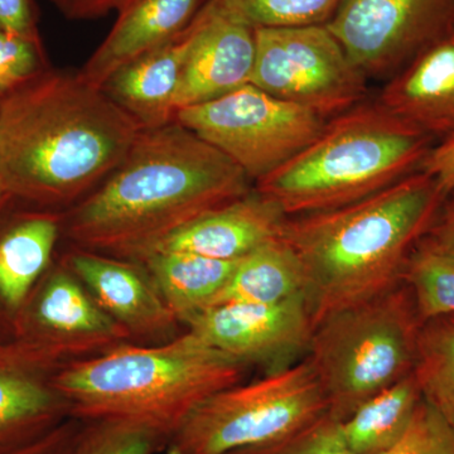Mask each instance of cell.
Segmentation results:
<instances>
[{
	"mask_svg": "<svg viewBox=\"0 0 454 454\" xmlns=\"http://www.w3.org/2000/svg\"><path fill=\"white\" fill-rule=\"evenodd\" d=\"M424 170L360 201L286 217L280 238L300 259L313 325L403 283L408 260L447 200Z\"/></svg>",
	"mask_w": 454,
	"mask_h": 454,
	"instance_id": "3957f363",
	"label": "cell"
},
{
	"mask_svg": "<svg viewBox=\"0 0 454 454\" xmlns=\"http://www.w3.org/2000/svg\"><path fill=\"white\" fill-rule=\"evenodd\" d=\"M422 170L437 179L448 196L454 192V133L433 146Z\"/></svg>",
	"mask_w": 454,
	"mask_h": 454,
	"instance_id": "d6a6232c",
	"label": "cell"
},
{
	"mask_svg": "<svg viewBox=\"0 0 454 454\" xmlns=\"http://www.w3.org/2000/svg\"><path fill=\"white\" fill-rule=\"evenodd\" d=\"M300 294H304L300 259L282 238H278L236 260L231 276L210 307L230 303L273 304Z\"/></svg>",
	"mask_w": 454,
	"mask_h": 454,
	"instance_id": "44dd1931",
	"label": "cell"
},
{
	"mask_svg": "<svg viewBox=\"0 0 454 454\" xmlns=\"http://www.w3.org/2000/svg\"><path fill=\"white\" fill-rule=\"evenodd\" d=\"M247 366L187 333L158 345L125 343L53 373L71 417L128 418L178 429L207 397L241 382Z\"/></svg>",
	"mask_w": 454,
	"mask_h": 454,
	"instance_id": "277c9868",
	"label": "cell"
},
{
	"mask_svg": "<svg viewBox=\"0 0 454 454\" xmlns=\"http://www.w3.org/2000/svg\"><path fill=\"white\" fill-rule=\"evenodd\" d=\"M71 417L70 405L56 389L29 369L0 366V443L35 437Z\"/></svg>",
	"mask_w": 454,
	"mask_h": 454,
	"instance_id": "603a6c76",
	"label": "cell"
},
{
	"mask_svg": "<svg viewBox=\"0 0 454 454\" xmlns=\"http://www.w3.org/2000/svg\"><path fill=\"white\" fill-rule=\"evenodd\" d=\"M61 235V211L20 215L0 230V300L9 309L26 303L49 269Z\"/></svg>",
	"mask_w": 454,
	"mask_h": 454,
	"instance_id": "d6986e66",
	"label": "cell"
},
{
	"mask_svg": "<svg viewBox=\"0 0 454 454\" xmlns=\"http://www.w3.org/2000/svg\"><path fill=\"white\" fill-rule=\"evenodd\" d=\"M254 62V29L206 2L176 94V113L249 85Z\"/></svg>",
	"mask_w": 454,
	"mask_h": 454,
	"instance_id": "5bb4252c",
	"label": "cell"
},
{
	"mask_svg": "<svg viewBox=\"0 0 454 454\" xmlns=\"http://www.w3.org/2000/svg\"><path fill=\"white\" fill-rule=\"evenodd\" d=\"M250 28L327 25L340 0H207Z\"/></svg>",
	"mask_w": 454,
	"mask_h": 454,
	"instance_id": "4316f807",
	"label": "cell"
},
{
	"mask_svg": "<svg viewBox=\"0 0 454 454\" xmlns=\"http://www.w3.org/2000/svg\"><path fill=\"white\" fill-rule=\"evenodd\" d=\"M207 0H128L112 31L77 74L101 88L139 57L175 40L192 25Z\"/></svg>",
	"mask_w": 454,
	"mask_h": 454,
	"instance_id": "e0dca14e",
	"label": "cell"
},
{
	"mask_svg": "<svg viewBox=\"0 0 454 454\" xmlns=\"http://www.w3.org/2000/svg\"><path fill=\"white\" fill-rule=\"evenodd\" d=\"M40 14L35 0H0V29L33 41H42Z\"/></svg>",
	"mask_w": 454,
	"mask_h": 454,
	"instance_id": "1f68e13d",
	"label": "cell"
},
{
	"mask_svg": "<svg viewBox=\"0 0 454 454\" xmlns=\"http://www.w3.org/2000/svg\"><path fill=\"white\" fill-rule=\"evenodd\" d=\"M197 23L199 16L177 38L124 66L101 86L142 129H154L175 121L176 94Z\"/></svg>",
	"mask_w": 454,
	"mask_h": 454,
	"instance_id": "ac0fdd59",
	"label": "cell"
},
{
	"mask_svg": "<svg viewBox=\"0 0 454 454\" xmlns=\"http://www.w3.org/2000/svg\"><path fill=\"white\" fill-rule=\"evenodd\" d=\"M175 121L225 154L255 184L301 153L327 121L249 83L178 110Z\"/></svg>",
	"mask_w": 454,
	"mask_h": 454,
	"instance_id": "ba28073f",
	"label": "cell"
},
{
	"mask_svg": "<svg viewBox=\"0 0 454 454\" xmlns=\"http://www.w3.org/2000/svg\"><path fill=\"white\" fill-rule=\"evenodd\" d=\"M252 179L177 121L142 129L112 175L62 211L71 247L138 262L182 227L247 196Z\"/></svg>",
	"mask_w": 454,
	"mask_h": 454,
	"instance_id": "6da1fadb",
	"label": "cell"
},
{
	"mask_svg": "<svg viewBox=\"0 0 454 454\" xmlns=\"http://www.w3.org/2000/svg\"><path fill=\"white\" fill-rule=\"evenodd\" d=\"M328 411L306 357L264 378L214 394L169 439L166 454H230L294 434Z\"/></svg>",
	"mask_w": 454,
	"mask_h": 454,
	"instance_id": "52a82bcc",
	"label": "cell"
},
{
	"mask_svg": "<svg viewBox=\"0 0 454 454\" xmlns=\"http://www.w3.org/2000/svg\"><path fill=\"white\" fill-rule=\"evenodd\" d=\"M414 375L424 399L454 428V316L423 322Z\"/></svg>",
	"mask_w": 454,
	"mask_h": 454,
	"instance_id": "cb8c5ba5",
	"label": "cell"
},
{
	"mask_svg": "<svg viewBox=\"0 0 454 454\" xmlns=\"http://www.w3.org/2000/svg\"><path fill=\"white\" fill-rule=\"evenodd\" d=\"M61 260L134 343L173 339L179 322L140 262L71 247Z\"/></svg>",
	"mask_w": 454,
	"mask_h": 454,
	"instance_id": "4fadbf2b",
	"label": "cell"
},
{
	"mask_svg": "<svg viewBox=\"0 0 454 454\" xmlns=\"http://www.w3.org/2000/svg\"><path fill=\"white\" fill-rule=\"evenodd\" d=\"M138 262L148 271L179 325L208 309L231 276L236 260L226 262L191 253L154 252Z\"/></svg>",
	"mask_w": 454,
	"mask_h": 454,
	"instance_id": "ffe728a7",
	"label": "cell"
},
{
	"mask_svg": "<svg viewBox=\"0 0 454 454\" xmlns=\"http://www.w3.org/2000/svg\"><path fill=\"white\" fill-rule=\"evenodd\" d=\"M454 22V0H340L327 22L367 79L389 80Z\"/></svg>",
	"mask_w": 454,
	"mask_h": 454,
	"instance_id": "30bf717a",
	"label": "cell"
},
{
	"mask_svg": "<svg viewBox=\"0 0 454 454\" xmlns=\"http://www.w3.org/2000/svg\"><path fill=\"white\" fill-rule=\"evenodd\" d=\"M422 400V390L414 372L370 397L340 422V437L349 453L387 452L404 437Z\"/></svg>",
	"mask_w": 454,
	"mask_h": 454,
	"instance_id": "7402d4cb",
	"label": "cell"
},
{
	"mask_svg": "<svg viewBox=\"0 0 454 454\" xmlns=\"http://www.w3.org/2000/svg\"><path fill=\"white\" fill-rule=\"evenodd\" d=\"M420 327L404 282L322 319L306 358L324 390L327 413L342 422L370 397L413 372Z\"/></svg>",
	"mask_w": 454,
	"mask_h": 454,
	"instance_id": "8992f818",
	"label": "cell"
},
{
	"mask_svg": "<svg viewBox=\"0 0 454 454\" xmlns=\"http://www.w3.org/2000/svg\"><path fill=\"white\" fill-rule=\"evenodd\" d=\"M42 41L0 29V98L49 70Z\"/></svg>",
	"mask_w": 454,
	"mask_h": 454,
	"instance_id": "83f0119b",
	"label": "cell"
},
{
	"mask_svg": "<svg viewBox=\"0 0 454 454\" xmlns=\"http://www.w3.org/2000/svg\"><path fill=\"white\" fill-rule=\"evenodd\" d=\"M376 101L437 143L454 133V22L387 80Z\"/></svg>",
	"mask_w": 454,
	"mask_h": 454,
	"instance_id": "9a60e30c",
	"label": "cell"
},
{
	"mask_svg": "<svg viewBox=\"0 0 454 454\" xmlns=\"http://www.w3.org/2000/svg\"><path fill=\"white\" fill-rule=\"evenodd\" d=\"M2 195H3V192H2V190H0V196H2Z\"/></svg>",
	"mask_w": 454,
	"mask_h": 454,
	"instance_id": "d590c367",
	"label": "cell"
},
{
	"mask_svg": "<svg viewBox=\"0 0 454 454\" xmlns=\"http://www.w3.org/2000/svg\"><path fill=\"white\" fill-rule=\"evenodd\" d=\"M70 20H91L118 12L128 0H50Z\"/></svg>",
	"mask_w": 454,
	"mask_h": 454,
	"instance_id": "836d02e7",
	"label": "cell"
},
{
	"mask_svg": "<svg viewBox=\"0 0 454 454\" xmlns=\"http://www.w3.org/2000/svg\"><path fill=\"white\" fill-rule=\"evenodd\" d=\"M83 420L70 417L47 432L3 454H68Z\"/></svg>",
	"mask_w": 454,
	"mask_h": 454,
	"instance_id": "4dcf8cb0",
	"label": "cell"
},
{
	"mask_svg": "<svg viewBox=\"0 0 454 454\" xmlns=\"http://www.w3.org/2000/svg\"><path fill=\"white\" fill-rule=\"evenodd\" d=\"M286 217L276 201L254 188L247 196L182 227L151 253H191L232 262L280 238Z\"/></svg>",
	"mask_w": 454,
	"mask_h": 454,
	"instance_id": "2e32d148",
	"label": "cell"
},
{
	"mask_svg": "<svg viewBox=\"0 0 454 454\" xmlns=\"http://www.w3.org/2000/svg\"><path fill=\"white\" fill-rule=\"evenodd\" d=\"M188 333L244 366L268 372L297 363L309 351L315 325L304 294L273 304L210 307L186 325Z\"/></svg>",
	"mask_w": 454,
	"mask_h": 454,
	"instance_id": "8fae6325",
	"label": "cell"
},
{
	"mask_svg": "<svg viewBox=\"0 0 454 454\" xmlns=\"http://www.w3.org/2000/svg\"><path fill=\"white\" fill-rule=\"evenodd\" d=\"M230 454H351L340 437V422L325 413L289 437Z\"/></svg>",
	"mask_w": 454,
	"mask_h": 454,
	"instance_id": "f1b7e54d",
	"label": "cell"
},
{
	"mask_svg": "<svg viewBox=\"0 0 454 454\" xmlns=\"http://www.w3.org/2000/svg\"><path fill=\"white\" fill-rule=\"evenodd\" d=\"M403 282L411 288L422 324L454 316V262L424 239L408 260Z\"/></svg>",
	"mask_w": 454,
	"mask_h": 454,
	"instance_id": "484cf974",
	"label": "cell"
},
{
	"mask_svg": "<svg viewBox=\"0 0 454 454\" xmlns=\"http://www.w3.org/2000/svg\"><path fill=\"white\" fill-rule=\"evenodd\" d=\"M140 131L103 90L50 67L0 98V190L68 208L121 166Z\"/></svg>",
	"mask_w": 454,
	"mask_h": 454,
	"instance_id": "7a4b0ae2",
	"label": "cell"
},
{
	"mask_svg": "<svg viewBox=\"0 0 454 454\" xmlns=\"http://www.w3.org/2000/svg\"><path fill=\"white\" fill-rule=\"evenodd\" d=\"M252 85L330 121L367 98L369 79L325 25L254 29Z\"/></svg>",
	"mask_w": 454,
	"mask_h": 454,
	"instance_id": "9c48e42d",
	"label": "cell"
},
{
	"mask_svg": "<svg viewBox=\"0 0 454 454\" xmlns=\"http://www.w3.org/2000/svg\"><path fill=\"white\" fill-rule=\"evenodd\" d=\"M424 240L454 262V192L447 197Z\"/></svg>",
	"mask_w": 454,
	"mask_h": 454,
	"instance_id": "e575fe53",
	"label": "cell"
},
{
	"mask_svg": "<svg viewBox=\"0 0 454 454\" xmlns=\"http://www.w3.org/2000/svg\"><path fill=\"white\" fill-rule=\"evenodd\" d=\"M384 454H454V428L423 397L404 437Z\"/></svg>",
	"mask_w": 454,
	"mask_h": 454,
	"instance_id": "f546056e",
	"label": "cell"
},
{
	"mask_svg": "<svg viewBox=\"0 0 454 454\" xmlns=\"http://www.w3.org/2000/svg\"><path fill=\"white\" fill-rule=\"evenodd\" d=\"M437 140L366 100L325 121L289 162L254 188L288 216L334 210L422 170Z\"/></svg>",
	"mask_w": 454,
	"mask_h": 454,
	"instance_id": "5b68a950",
	"label": "cell"
},
{
	"mask_svg": "<svg viewBox=\"0 0 454 454\" xmlns=\"http://www.w3.org/2000/svg\"><path fill=\"white\" fill-rule=\"evenodd\" d=\"M28 325L35 340V360L55 367L56 372L76 361L133 342L62 260L35 293Z\"/></svg>",
	"mask_w": 454,
	"mask_h": 454,
	"instance_id": "7c38bea8",
	"label": "cell"
},
{
	"mask_svg": "<svg viewBox=\"0 0 454 454\" xmlns=\"http://www.w3.org/2000/svg\"><path fill=\"white\" fill-rule=\"evenodd\" d=\"M172 434L155 424L128 418L83 420L68 454H160Z\"/></svg>",
	"mask_w": 454,
	"mask_h": 454,
	"instance_id": "d4e9b609",
	"label": "cell"
}]
</instances>
